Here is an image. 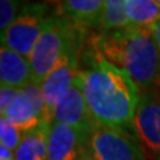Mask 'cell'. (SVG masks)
<instances>
[{"instance_id": "cell-1", "label": "cell", "mask_w": 160, "mask_h": 160, "mask_svg": "<svg viewBox=\"0 0 160 160\" xmlns=\"http://www.w3.org/2000/svg\"><path fill=\"white\" fill-rule=\"evenodd\" d=\"M84 96L93 122L99 126L132 131L140 91L131 76L84 46Z\"/></svg>"}, {"instance_id": "cell-2", "label": "cell", "mask_w": 160, "mask_h": 160, "mask_svg": "<svg viewBox=\"0 0 160 160\" xmlns=\"http://www.w3.org/2000/svg\"><path fill=\"white\" fill-rule=\"evenodd\" d=\"M86 47L127 72L140 92L160 87V52L153 29L128 26L100 31L87 39Z\"/></svg>"}, {"instance_id": "cell-3", "label": "cell", "mask_w": 160, "mask_h": 160, "mask_svg": "<svg viewBox=\"0 0 160 160\" xmlns=\"http://www.w3.org/2000/svg\"><path fill=\"white\" fill-rule=\"evenodd\" d=\"M78 26L63 15H52L46 22L36 44L28 58L32 83L42 84L63 56Z\"/></svg>"}, {"instance_id": "cell-4", "label": "cell", "mask_w": 160, "mask_h": 160, "mask_svg": "<svg viewBox=\"0 0 160 160\" xmlns=\"http://www.w3.org/2000/svg\"><path fill=\"white\" fill-rule=\"evenodd\" d=\"M86 28L78 26L63 56L60 58L52 71L47 75V78L43 80V83L40 84L44 102H46L47 116L51 122L56 104L69 91V88L72 87L75 79H76L80 71L79 62L83 56V49L86 46Z\"/></svg>"}, {"instance_id": "cell-5", "label": "cell", "mask_w": 160, "mask_h": 160, "mask_svg": "<svg viewBox=\"0 0 160 160\" xmlns=\"http://www.w3.org/2000/svg\"><path fill=\"white\" fill-rule=\"evenodd\" d=\"M88 148L98 160H146L136 136L123 128L95 124L88 136Z\"/></svg>"}, {"instance_id": "cell-6", "label": "cell", "mask_w": 160, "mask_h": 160, "mask_svg": "<svg viewBox=\"0 0 160 160\" xmlns=\"http://www.w3.org/2000/svg\"><path fill=\"white\" fill-rule=\"evenodd\" d=\"M48 7L42 3L22 8L16 20L2 32V46H6L24 58H29L49 16Z\"/></svg>"}, {"instance_id": "cell-7", "label": "cell", "mask_w": 160, "mask_h": 160, "mask_svg": "<svg viewBox=\"0 0 160 160\" xmlns=\"http://www.w3.org/2000/svg\"><path fill=\"white\" fill-rule=\"evenodd\" d=\"M132 132L146 158L160 160V87L140 92Z\"/></svg>"}, {"instance_id": "cell-8", "label": "cell", "mask_w": 160, "mask_h": 160, "mask_svg": "<svg viewBox=\"0 0 160 160\" xmlns=\"http://www.w3.org/2000/svg\"><path fill=\"white\" fill-rule=\"evenodd\" d=\"M2 118L7 119L24 133L32 131L44 122H51L47 116L42 86L29 83L28 86L20 88L16 98Z\"/></svg>"}, {"instance_id": "cell-9", "label": "cell", "mask_w": 160, "mask_h": 160, "mask_svg": "<svg viewBox=\"0 0 160 160\" xmlns=\"http://www.w3.org/2000/svg\"><path fill=\"white\" fill-rule=\"evenodd\" d=\"M52 120L73 128H78L83 132L89 133L95 126L93 119L89 113V109L84 96L83 89V79L82 72L79 71L76 79L69 88V91L59 100L56 107L53 109Z\"/></svg>"}, {"instance_id": "cell-10", "label": "cell", "mask_w": 160, "mask_h": 160, "mask_svg": "<svg viewBox=\"0 0 160 160\" xmlns=\"http://www.w3.org/2000/svg\"><path fill=\"white\" fill-rule=\"evenodd\" d=\"M89 133L52 120L47 140V160H79L88 147Z\"/></svg>"}, {"instance_id": "cell-11", "label": "cell", "mask_w": 160, "mask_h": 160, "mask_svg": "<svg viewBox=\"0 0 160 160\" xmlns=\"http://www.w3.org/2000/svg\"><path fill=\"white\" fill-rule=\"evenodd\" d=\"M0 83L2 87L18 89L32 83V72L28 59L6 46L0 48Z\"/></svg>"}, {"instance_id": "cell-12", "label": "cell", "mask_w": 160, "mask_h": 160, "mask_svg": "<svg viewBox=\"0 0 160 160\" xmlns=\"http://www.w3.org/2000/svg\"><path fill=\"white\" fill-rule=\"evenodd\" d=\"M106 0H62L60 15L79 27H99L102 24Z\"/></svg>"}, {"instance_id": "cell-13", "label": "cell", "mask_w": 160, "mask_h": 160, "mask_svg": "<svg viewBox=\"0 0 160 160\" xmlns=\"http://www.w3.org/2000/svg\"><path fill=\"white\" fill-rule=\"evenodd\" d=\"M51 122H44L24 133L15 151V160H47V140Z\"/></svg>"}, {"instance_id": "cell-14", "label": "cell", "mask_w": 160, "mask_h": 160, "mask_svg": "<svg viewBox=\"0 0 160 160\" xmlns=\"http://www.w3.org/2000/svg\"><path fill=\"white\" fill-rule=\"evenodd\" d=\"M126 18L128 26L136 28H153L160 20V3L158 0H127Z\"/></svg>"}, {"instance_id": "cell-15", "label": "cell", "mask_w": 160, "mask_h": 160, "mask_svg": "<svg viewBox=\"0 0 160 160\" xmlns=\"http://www.w3.org/2000/svg\"><path fill=\"white\" fill-rule=\"evenodd\" d=\"M126 3L127 0H106L104 13L100 24L102 31H115L128 27L126 18Z\"/></svg>"}, {"instance_id": "cell-16", "label": "cell", "mask_w": 160, "mask_h": 160, "mask_svg": "<svg viewBox=\"0 0 160 160\" xmlns=\"http://www.w3.org/2000/svg\"><path fill=\"white\" fill-rule=\"evenodd\" d=\"M24 136V132L12 123H9L7 119L2 118L0 120V140L2 146L9 148L11 151H16L20 142Z\"/></svg>"}, {"instance_id": "cell-17", "label": "cell", "mask_w": 160, "mask_h": 160, "mask_svg": "<svg viewBox=\"0 0 160 160\" xmlns=\"http://www.w3.org/2000/svg\"><path fill=\"white\" fill-rule=\"evenodd\" d=\"M19 0H0V29L6 31L16 20L19 12Z\"/></svg>"}, {"instance_id": "cell-18", "label": "cell", "mask_w": 160, "mask_h": 160, "mask_svg": "<svg viewBox=\"0 0 160 160\" xmlns=\"http://www.w3.org/2000/svg\"><path fill=\"white\" fill-rule=\"evenodd\" d=\"M18 92H19L18 88L2 87V89H0V111H2V115L7 111L9 104H11L13 102V99L16 98Z\"/></svg>"}, {"instance_id": "cell-19", "label": "cell", "mask_w": 160, "mask_h": 160, "mask_svg": "<svg viewBox=\"0 0 160 160\" xmlns=\"http://www.w3.org/2000/svg\"><path fill=\"white\" fill-rule=\"evenodd\" d=\"M153 36H155V40H156V44H158V48H159V52H160V20L156 23V26L153 28Z\"/></svg>"}, {"instance_id": "cell-20", "label": "cell", "mask_w": 160, "mask_h": 160, "mask_svg": "<svg viewBox=\"0 0 160 160\" xmlns=\"http://www.w3.org/2000/svg\"><path fill=\"white\" fill-rule=\"evenodd\" d=\"M79 160H98V159L95 158V155L91 152V149L87 147V148H86V151L82 153V156H80Z\"/></svg>"}, {"instance_id": "cell-21", "label": "cell", "mask_w": 160, "mask_h": 160, "mask_svg": "<svg viewBox=\"0 0 160 160\" xmlns=\"http://www.w3.org/2000/svg\"><path fill=\"white\" fill-rule=\"evenodd\" d=\"M158 2H159V3H160V0H158Z\"/></svg>"}]
</instances>
